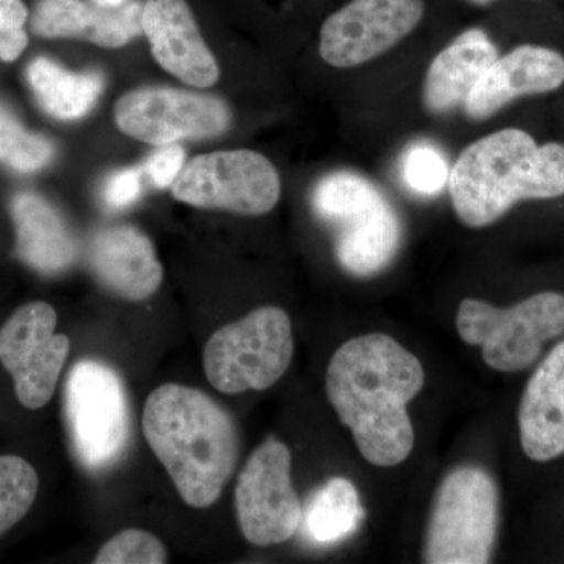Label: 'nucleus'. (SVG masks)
<instances>
[{"label":"nucleus","instance_id":"nucleus-31","mask_svg":"<svg viewBox=\"0 0 564 564\" xmlns=\"http://www.w3.org/2000/svg\"><path fill=\"white\" fill-rule=\"evenodd\" d=\"M467 2L473 3V6L485 7L489 6V3H492L494 0H467Z\"/></svg>","mask_w":564,"mask_h":564},{"label":"nucleus","instance_id":"nucleus-23","mask_svg":"<svg viewBox=\"0 0 564 564\" xmlns=\"http://www.w3.org/2000/svg\"><path fill=\"white\" fill-rule=\"evenodd\" d=\"M39 494V474L21 456H0V536L31 510Z\"/></svg>","mask_w":564,"mask_h":564},{"label":"nucleus","instance_id":"nucleus-18","mask_svg":"<svg viewBox=\"0 0 564 564\" xmlns=\"http://www.w3.org/2000/svg\"><path fill=\"white\" fill-rule=\"evenodd\" d=\"M519 436L533 462H551L564 454V343L549 352L525 386Z\"/></svg>","mask_w":564,"mask_h":564},{"label":"nucleus","instance_id":"nucleus-1","mask_svg":"<svg viewBox=\"0 0 564 564\" xmlns=\"http://www.w3.org/2000/svg\"><path fill=\"white\" fill-rule=\"evenodd\" d=\"M425 384L417 356L389 334L370 333L340 345L326 369L325 389L359 454L377 467L406 462L414 448L408 414Z\"/></svg>","mask_w":564,"mask_h":564},{"label":"nucleus","instance_id":"nucleus-21","mask_svg":"<svg viewBox=\"0 0 564 564\" xmlns=\"http://www.w3.org/2000/svg\"><path fill=\"white\" fill-rule=\"evenodd\" d=\"M28 80L41 109L57 120H79L93 109L104 88L101 74L70 73L46 57L28 66Z\"/></svg>","mask_w":564,"mask_h":564},{"label":"nucleus","instance_id":"nucleus-2","mask_svg":"<svg viewBox=\"0 0 564 564\" xmlns=\"http://www.w3.org/2000/svg\"><path fill=\"white\" fill-rule=\"evenodd\" d=\"M143 433L188 507L220 499L239 456L236 425L220 404L188 386H159L144 403Z\"/></svg>","mask_w":564,"mask_h":564},{"label":"nucleus","instance_id":"nucleus-19","mask_svg":"<svg viewBox=\"0 0 564 564\" xmlns=\"http://www.w3.org/2000/svg\"><path fill=\"white\" fill-rule=\"evenodd\" d=\"M499 58L496 46L480 29H470L452 41L426 70L423 104L434 115H444L466 102L485 70Z\"/></svg>","mask_w":564,"mask_h":564},{"label":"nucleus","instance_id":"nucleus-4","mask_svg":"<svg viewBox=\"0 0 564 564\" xmlns=\"http://www.w3.org/2000/svg\"><path fill=\"white\" fill-rule=\"evenodd\" d=\"M315 217L332 229L334 256L345 272L370 278L399 254L403 229L391 202L355 172L326 174L311 195Z\"/></svg>","mask_w":564,"mask_h":564},{"label":"nucleus","instance_id":"nucleus-30","mask_svg":"<svg viewBox=\"0 0 564 564\" xmlns=\"http://www.w3.org/2000/svg\"><path fill=\"white\" fill-rule=\"evenodd\" d=\"M96 6L104 7V9H118V7L128 3V0H93Z\"/></svg>","mask_w":564,"mask_h":564},{"label":"nucleus","instance_id":"nucleus-10","mask_svg":"<svg viewBox=\"0 0 564 564\" xmlns=\"http://www.w3.org/2000/svg\"><path fill=\"white\" fill-rule=\"evenodd\" d=\"M288 445L269 437L252 452L236 486V514L248 543L276 545L291 540L303 510L293 489Z\"/></svg>","mask_w":564,"mask_h":564},{"label":"nucleus","instance_id":"nucleus-27","mask_svg":"<svg viewBox=\"0 0 564 564\" xmlns=\"http://www.w3.org/2000/svg\"><path fill=\"white\" fill-rule=\"evenodd\" d=\"M28 7L22 0H0V61L14 62L28 47Z\"/></svg>","mask_w":564,"mask_h":564},{"label":"nucleus","instance_id":"nucleus-22","mask_svg":"<svg viewBox=\"0 0 564 564\" xmlns=\"http://www.w3.org/2000/svg\"><path fill=\"white\" fill-rule=\"evenodd\" d=\"M364 519L358 489L343 477L332 478L315 492L307 508V533L315 543L332 544L356 532Z\"/></svg>","mask_w":564,"mask_h":564},{"label":"nucleus","instance_id":"nucleus-17","mask_svg":"<svg viewBox=\"0 0 564 564\" xmlns=\"http://www.w3.org/2000/svg\"><path fill=\"white\" fill-rule=\"evenodd\" d=\"M143 7H91L82 0H39L32 31L43 39H77L102 47H121L143 32Z\"/></svg>","mask_w":564,"mask_h":564},{"label":"nucleus","instance_id":"nucleus-3","mask_svg":"<svg viewBox=\"0 0 564 564\" xmlns=\"http://www.w3.org/2000/svg\"><path fill=\"white\" fill-rule=\"evenodd\" d=\"M455 214L469 228H485L522 199L564 195V148L503 129L469 144L452 169Z\"/></svg>","mask_w":564,"mask_h":564},{"label":"nucleus","instance_id":"nucleus-7","mask_svg":"<svg viewBox=\"0 0 564 564\" xmlns=\"http://www.w3.org/2000/svg\"><path fill=\"white\" fill-rule=\"evenodd\" d=\"M464 343L481 348L486 366L519 372L532 366L547 340L564 333V295L536 293L511 307L466 299L456 313Z\"/></svg>","mask_w":564,"mask_h":564},{"label":"nucleus","instance_id":"nucleus-15","mask_svg":"<svg viewBox=\"0 0 564 564\" xmlns=\"http://www.w3.org/2000/svg\"><path fill=\"white\" fill-rule=\"evenodd\" d=\"M564 58L558 52L521 46L485 70L463 104L470 120L491 118L519 96L538 95L562 87Z\"/></svg>","mask_w":564,"mask_h":564},{"label":"nucleus","instance_id":"nucleus-5","mask_svg":"<svg viewBox=\"0 0 564 564\" xmlns=\"http://www.w3.org/2000/svg\"><path fill=\"white\" fill-rule=\"evenodd\" d=\"M499 530V489L481 467L466 464L445 475L434 497L423 543V562H491Z\"/></svg>","mask_w":564,"mask_h":564},{"label":"nucleus","instance_id":"nucleus-16","mask_svg":"<svg viewBox=\"0 0 564 564\" xmlns=\"http://www.w3.org/2000/svg\"><path fill=\"white\" fill-rule=\"evenodd\" d=\"M88 263L101 284L129 302L150 299L162 284L163 270L154 245L133 226H111L95 234Z\"/></svg>","mask_w":564,"mask_h":564},{"label":"nucleus","instance_id":"nucleus-8","mask_svg":"<svg viewBox=\"0 0 564 564\" xmlns=\"http://www.w3.org/2000/svg\"><path fill=\"white\" fill-rule=\"evenodd\" d=\"M66 419L77 458L88 469L117 462L129 437L124 384L106 364L84 359L66 381Z\"/></svg>","mask_w":564,"mask_h":564},{"label":"nucleus","instance_id":"nucleus-26","mask_svg":"<svg viewBox=\"0 0 564 564\" xmlns=\"http://www.w3.org/2000/svg\"><path fill=\"white\" fill-rule=\"evenodd\" d=\"M169 562L158 536L139 529L122 530L99 549L95 564H162Z\"/></svg>","mask_w":564,"mask_h":564},{"label":"nucleus","instance_id":"nucleus-24","mask_svg":"<svg viewBox=\"0 0 564 564\" xmlns=\"http://www.w3.org/2000/svg\"><path fill=\"white\" fill-rule=\"evenodd\" d=\"M54 158L50 140L25 131L21 122L0 104V163L18 173L44 169Z\"/></svg>","mask_w":564,"mask_h":564},{"label":"nucleus","instance_id":"nucleus-20","mask_svg":"<svg viewBox=\"0 0 564 564\" xmlns=\"http://www.w3.org/2000/svg\"><path fill=\"white\" fill-rule=\"evenodd\" d=\"M17 226V254L43 274H57L76 261L77 245L62 215L35 193H20L11 202Z\"/></svg>","mask_w":564,"mask_h":564},{"label":"nucleus","instance_id":"nucleus-13","mask_svg":"<svg viewBox=\"0 0 564 564\" xmlns=\"http://www.w3.org/2000/svg\"><path fill=\"white\" fill-rule=\"evenodd\" d=\"M423 13V0H350L323 22L322 58L336 68L373 61L406 39Z\"/></svg>","mask_w":564,"mask_h":564},{"label":"nucleus","instance_id":"nucleus-9","mask_svg":"<svg viewBox=\"0 0 564 564\" xmlns=\"http://www.w3.org/2000/svg\"><path fill=\"white\" fill-rule=\"evenodd\" d=\"M280 174L254 151H220L199 155L173 182V196L199 209L263 215L280 202Z\"/></svg>","mask_w":564,"mask_h":564},{"label":"nucleus","instance_id":"nucleus-25","mask_svg":"<svg viewBox=\"0 0 564 564\" xmlns=\"http://www.w3.org/2000/svg\"><path fill=\"white\" fill-rule=\"evenodd\" d=\"M402 176L411 191L423 196H434L443 191L451 172L443 152L430 143H415L404 151Z\"/></svg>","mask_w":564,"mask_h":564},{"label":"nucleus","instance_id":"nucleus-28","mask_svg":"<svg viewBox=\"0 0 564 564\" xmlns=\"http://www.w3.org/2000/svg\"><path fill=\"white\" fill-rule=\"evenodd\" d=\"M184 150L180 144H165L147 162V173L158 188L169 187L177 180L184 166Z\"/></svg>","mask_w":564,"mask_h":564},{"label":"nucleus","instance_id":"nucleus-6","mask_svg":"<svg viewBox=\"0 0 564 564\" xmlns=\"http://www.w3.org/2000/svg\"><path fill=\"white\" fill-rule=\"evenodd\" d=\"M295 344L292 322L278 306H263L212 334L204 372L218 392L265 391L288 372Z\"/></svg>","mask_w":564,"mask_h":564},{"label":"nucleus","instance_id":"nucleus-11","mask_svg":"<svg viewBox=\"0 0 564 564\" xmlns=\"http://www.w3.org/2000/svg\"><path fill=\"white\" fill-rule=\"evenodd\" d=\"M57 313L36 302L20 307L0 328V364L13 377L22 406L40 410L57 388L69 355V339L55 334Z\"/></svg>","mask_w":564,"mask_h":564},{"label":"nucleus","instance_id":"nucleus-12","mask_svg":"<svg viewBox=\"0 0 564 564\" xmlns=\"http://www.w3.org/2000/svg\"><path fill=\"white\" fill-rule=\"evenodd\" d=\"M115 120L126 135L165 147L185 139L220 135L231 122L228 106L214 96L147 87L122 96Z\"/></svg>","mask_w":564,"mask_h":564},{"label":"nucleus","instance_id":"nucleus-29","mask_svg":"<svg viewBox=\"0 0 564 564\" xmlns=\"http://www.w3.org/2000/svg\"><path fill=\"white\" fill-rule=\"evenodd\" d=\"M140 169L122 170L109 177L104 185V202L111 209H124L139 199L141 193Z\"/></svg>","mask_w":564,"mask_h":564},{"label":"nucleus","instance_id":"nucleus-14","mask_svg":"<svg viewBox=\"0 0 564 564\" xmlns=\"http://www.w3.org/2000/svg\"><path fill=\"white\" fill-rule=\"evenodd\" d=\"M141 24L152 55L163 69L192 87L217 84V61L204 43L185 0H148Z\"/></svg>","mask_w":564,"mask_h":564}]
</instances>
